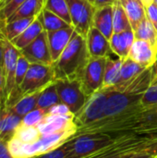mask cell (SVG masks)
I'll return each instance as SVG.
<instances>
[{"mask_svg": "<svg viewBox=\"0 0 157 158\" xmlns=\"http://www.w3.org/2000/svg\"><path fill=\"white\" fill-rule=\"evenodd\" d=\"M90 58L85 37L75 32L59 58L52 65L55 80L80 79Z\"/></svg>", "mask_w": 157, "mask_h": 158, "instance_id": "obj_1", "label": "cell"}, {"mask_svg": "<svg viewBox=\"0 0 157 158\" xmlns=\"http://www.w3.org/2000/svg\"><path fill=\"white\" fill-rule=\"evenodd\" d=\"M3 46L2 69L5 79V106L10 107L22 96L20 90L16 88V68L21 52L6 36Z\"/></svg>", "mask_w": 157, "mask_h": 158, "instance_id": "obj_2", "label": "cell"}, {"mask_svg": "<svg viewBox=\"0 0 157 158\" xmlns=\"http://www.w3.org/2000/svg\"><path fill=\"white\" fill-rule=\"evenodd\" d=\"M101 120H115L134 114L143 107L141 105L142 94H130L111 88Z\"/></svg>", "mask_w": 157, "mask_h": 158, "instance_id": "obj_3", "label": "cell"}, {"mask_svg": "<svg viewBox=\"0 0 157 158\" xmlns=\"http://www.w3.org/2000/svg\"><path fill=\"white\" fill-rule=\"evenodd\" d=\"M116 137L105 133H82L68 140L69 158H83L114 143Z\"/></svg>", "mask_w": 157, "mask_h": 158, "instance_id": "obj_4", "label": "cell"}, {"mask_svg": "<svg viewBox=\"0 0 157 158\" xmlns=\"http://www.w3.org/2000/svg\"><path fill=\"white\" fill-rule=\"evenodd\" d=\"M109 92V88H102L88 98L82 109L75 117L78 130L91 126L103 118L105 106Z\"/></svg>", "mask_w": 157, "mask_h": 158, "instance_id": "obj_5", "label": "cell"}, {"mask_svg": "<svg viewBox=\"0 0 157 158\" xmlns=\"http://www.w3.org/2000/svg\"><path fill=\"white\" fill-rule=\"evenodd\" d=\"M55 81V72L52 65L31 63L19 90L22 95L38 93Z\"/></svg>", "mask_w": 157, "mask_h": 158, "instance_id": "obj_6", "label": "cell"}, {"mask_svg": "<svg viewBox=\"0 0 157 158\" xmlns=\"http://www.w3.org/2000/svg\"><path fill=\"white\" fill-rule=\"evenodd\" d=\"M55 83L60 102L67 105L76 117L89 98L84 94L80 80H56Z\"/></svg>", "mask_w": 157, "mask_h": 158, "instance_id": "obj_7", "label": "cell"}, {"mask_svg": "<svg viewBox=\"0 0 157 158\" xmlns=\"http://www.w3.org/2000/svg\"><path fill=\"white\" fill-rule=\"evenodd\" d=\"M71 25L80 35L86 37L89 30L93 26V19L96 7L89 0H66Z\"/></svg>", "mask_w": 157, "mask_h": 158, "instance_id": "obj_8", "label": "cell"}, {"mask_svg": "<svg viewBox=\"0 0 157 158\" xmlns=\"http://www.w3.org/2000/svg\"><path fill=\"white\" fill-rule=\"evenodd\" d=\"M106 58L91 57L79 79L81 88L88 97L104 87Z\"/></svg>", "mask_w": 157, "mask_h": 158, "instance_id": "obj_9", "label": "cell"}, {"mask_svg": "<svg viewBox=\"0 0 157 158\" xmlns=\"http://www.w3.org/2000/svg\"><path fill=\"white\" fill-rule=\"evenodd\" d=\"M20 52L30 63L53 65V59L47 39V32L45 31H43L33 42L21 49Z\"/></svg>", "mask_w": 157, "mask_h": 158, "instance_id": "obj_10", "label": "cell"}, {"mask_svg": "<svg viewBox=\"0 0 157 158\" xmlns=\"http://www.w3.org/2000/svg\"><path fill=\"white\" fill-rule=\"evenodd\" d=\"M38 129L42 135H45L72 130L78 131V126L75 122L74 115L58 116L47 114L42 123L38 125Z\"/></svg>", "mask_w": 157, "mask_h": 158, "instance_id": "obj_11", "label": "cell"}, {"mask_svg": "<svg viewBox=\"0 0 157 158\" xmlns=\"http://www.w3.org/2000/svg\"><path fill=\"white\" fill-rule=\"evenodd\" d=\"M143 68H150L157 62V47L143 40H135L129 56Z\"/></svg>", "mask_w": 157, "mask_h": 158, "instance_id": "obj_12", "label": "cell"}, {"mask_svg": "<svg viewBox=\"0 0 157 158\" xmlns=\"http://www.w3.org/2000/svg\"><path fill=\"white\" fill-rule=\"evenodd\" d=\"M85 39L91 57H110L114 55L109 40L96 28L92 26Z\"/></svg>", "mask_w": 157, "mask_h": 158, "instance_id": "obj_13", "label": "cell"}, {"mask_svg": "<svg viewBox=\"0 0 157 158\" xmlns=\"http://www.w3.org/2000/svg\"><path fill=\"white\" fill-rule=\"evenodd\" d=\"M46 32H47L50 53L54 63L59 58L62 52L68 46V44L73 38L76 31L71 26L66 29H62L55 31H46Z\"/></svg>", "mask_w": 157, "mask_h": 158, "instance_id": "obj_14", "label": "cell"}, {"mask_svg": "<svg viewBox=\"0 0 157 158\" xmlns=\"http://www.w3.org/2000/svg\"><path fill=\"white\" fill-rule=\"evenodd\" d=\"M21 121L22 118L17 115L10 107L3 106L0 119V140L8 143Z\"/></svg>", "mask_w": 157, "mask_h": 158, "instance_id": "obj_15", "label": "cell"}, {"mask_svg": "<svg viewBox=\"0 0 157 158\" xmlns=\"http://www.w3.org/2000/svg\"><path fill=\"white\" fill-rule=\"evenodd\" d=\"M134 41L135 37L132 30L113 33V35L109 39L110 46L113 53L120 58H127L129 56Z\"/></svg>", "mask_w": 157, "mask_h": 158, "instance_id": "obj_16", "label": "cell"}, {"mask_svg": "<svg viewBox=\"0 0 157 158\" xmlns=\"http://www.w3.org/2000/svg\"><path fill=\"white\" fill-rule=\"evenodd\" d=\"M93 27L101 31L108 40L114 33L113 28V6L96 8L93 19Z\"/></svg>", "mask_w": 157, "mask_h": 158, "instance_id": "obj_17", "label": "cell"}, {"mask_svg": "<svg viewBox=\"0 0 157 158\" xmlns=\"http://www.w3.org/2000/svg\"><path fill=\"white\" fill-rule=\"evenodd\" d=\"M123 6L130 22L132 27V31L146 18L145 6L142 0H118Z\"/></svg>", "mask_w": 157, "mask_h": 158, "instance_id": "obj_18", "label": "cell"}, {"mask_svg": "<svg viewBox=\"0 0 157 158\" xmlns=\"http://www.w3.org/2000/svg\"><path fill=\"white\" fill-rule=\"evenodd\" d=\"M43 8L44 0H26L6 20V22L22 18H37Z\"/></svg>", "mask_w": 157, "mask_h": 158, "instance_id": "obj_19", "label": "cell"}, {"mask_svg": "<svg viewBox=\"0 0 157 158\" xmlns=\"http://www.w3.org/2000/svg\"><path fill=\"white\" fill-rule=\"evenodd\" d=\"M124 59L125 58L120 57L113 58L112 56L106 58L103 88H112L119 82L120 71Z\"/></svg>", "mask_w": 157, "mask_h": 158, "instance_id": "obj_20", "label": "cell"}, {"mask_svg": "<svg viewBox=\"0 0 157 158\" xmlns=\"http://www.w3.org/2000/svg\"><path fill=\"white\" fill-rule=\"evenodd\" d=\"M43 28L40 20L36 18L33 22L18 37L14 38L12 41H10L18 49L21 50L24 47H26L28 44H30L31 42H33L43 31Z\"/></svg>", "mask_w": 157, "mask_h": 158, "instance_id": "obj_21", "label": "cell"}, {"mask_svg": "<svg viewBox=\"0 0 157 158\" xmlns=\"http://www.w3.org/2000/svg\"><path fill=\"white\" fill-rule=\"evenodd\" d=\"M40 22L43 25V28L45 31H55L62 29H66L71 27L70 24L66 22L57 15L54 14L53 12L43 8L41 14L37 17Z\"/></svg>", "mask_w": 157, "mask_h": 158, "instance_id": "obj_22", "label": "cell"}, {"mask_svg": "<svg viewBox=\"0 0 157 158\" xmlns=\"http://www.w3.org/2000/svg\"><path fill=\"white\" fill-rule=\"evenodd\" d=\"M36 18H22L5 22L3 25V31L6 38L12 41L14 38L21 34L35 19Z\"/></svg>", "mask_w": 157, "mask_h": 158, "instance_id": "obj_23", "label": "cell"}, {"mask_svg": "<svg viewBox=\"0 0 157 158\" xmlns=\"http://www.w3.org/2000/svg\"><path fill=\"white\" fill-rule=\"evenodd\" d=\"M144 69H145V68L142 67L141 65H139L138 63H136L135 61H133L130 57L125 58L123 60L122 67H121L119 82L116 86L112 87V89L120 87V86L128 83L129 81H130L132 79H134L137 75H139Z\"/></svg>", "mask_w": 157, "mask_h": 158, "instance_id": "obj_24", "label": "cell"}, {"mask_svg": "<svg viewBox=\"0 0 157 158\" xmlns=\"http://www.w3.org/2000/svg\"><path fill=\"white\" fill-rule=\"evenodd\" d=\"M135 40H143L151 43L157 47V30L153 23L145 18L142 22L133 30Z\"/></svg>", "mask_w": 157, "mask_h": 158, "instance_id": "obj_25", "label": "cell"}, {"mask_svg": "<svg viewBox=\"0 0 157 158\" xmlns=\"http://www.w3.org/2000/svg\"><path fill=\"white\" fill-rule=\"evenodd\" d=\"M58 103H60V98L56 87V83L54 81L40 92L37 102V107L47 111L50 107Z\"/></svg>", "mask_w": 157, "mask_h": 158, "instance_id": "obj_26", "label": "cell"}, {"mask_svg": "<svg viewBox=\"0 0 157 158\" xmlns=\"http://www.w3.org/2000/svg\"><path fill=\"white\" fill-rule=\"evenodd\" d=\"M39 94H40V92L22 95L16 104L10 106V108L17 115L23 118L29 112L37 108V102H38Z\"/></svg>", "mask_w": 157, "mask_h": 158, "instance_id": "obj_27", "label": "cell"}, {"mask_svg": "<svg viewBox=\"0 0 157 158\" xmlns=\"http://www.w3.org/2000/svg\"><path fill=\"white\" fill-rule=\"evenodd\" d=\"M113 28L114 33L132 30L130 19L119 1L113 6Z\"/></svg>", "mask_w": 157, "mask_h": 158, "instance_id": "obj_28", "label": "cell"}, {"mask_svg": "<svg viewBox=\"0 0 157 158\" xmlns=\"http://www.w3.org/2000/svg\"><path fill=\"white\" fill-rule=\"evenodd\" d=\"M42 134L38 127L26 126L20 123L17 128L13 137L23 143H33L41 138Z\"/></svg>", "mask_w": 157, "mask_h": 158, "instance_id": "obj_29", "label": "cell"}, {"mask_svg": "<svg viewBox=\"0 0 157 158\" xmlns=\"http://www.w3.org/2000/svg\"><path fill=\"white\" fill-rule=\"evenodd\" d=\"M44 8L57 15L71 25V19L66 0H44Z\"/></svg>", "mask_w": 157, "mask_h": 158, "instance_id": "obj_30", "label": "cell"}, {"mask_svg": "<svg viewBox=\"0 0 157 158\" xmlns=\"http://www.w3.org/2000/svg\"><path fill=\"white\" fill-rule=\"evenodd\" d=\"M141 105L143 108L157 107V74L155 71L151 83L145 92L142 94Z\"/></svg>", "mask_w": 157, "mask_h": 158, "instance_id": "obj_31", "label": "cell"}, {"mask_svg": "<svg viewBox=\"0 0 157 158\" xmlns=\"http://www.w3.org/2000/svg\"><path fill=\"white\" fill-rule=\"evenodd\" d=\"M47 115V111L41 108H35L32 111L29 112L27 115H25L22 118L21 124L26 126H31V127H38L39 124L42 123V121L44 119V118Z\"/></svg>", "mask_w": 157, "mask_h": 158, "instance_id": "obj_32", "label": "cell"}, {"mask_svg": "<svg viewBox=\"0 0 157 158\" xmlns=\"http://www.w3.org/2000/svg\"><path fill=\"white\" fill-rule=\"evenodd\" d=\"M26 0H5L0 8V20L6 21Z\"/></svg>", "mask_w": 157, "mask_h": 158, "instance_id": "obj_33", "label": "cell"}, {"mask_svg": "<svg viewBox=\"0 0 157 158\" xmlns=\"http://www.w3.org/2000/svg\"><path fill=\"white\" fill-rule=\"evenodd\" d=\"M31 63L26 59V57L22 55L19 56L17 63V68H16V88L19 89L20 84L22 83L27 71L29 69Z\"/></svg>", "mask_w": 157, "mask_h": 158, "instance_id": "obj_34", "label": "cell"}, {"mask_svg": "<svg viewBox=\"0 0 157 158\" xmlns=\"http://www.w3.org/2000/svg\"><path fill=\"white\" fill-rule=\"evenodd\" d=\"M69 155H70V148L68 141L62 145L58 146L57 148L34 158H69Z\"/></svg>", "mask_w": 157, "mask_h": 158, "instance_id": "obj_35", "label": "cell"}, {"mask_svg": "<svg viewBox=\"0 0 157 158\" xmlns=\"http://www.w3.org/2000/svg\"><path fill=\"white\" fill-rule=\"evenodd\" d=\"M47 114L48 115H58V116H69V115H73L69 109V107L65 105L64 103H58L55 106H53L52 107H50L47 110Z\"/></svg>", "mask_w": 157, "mask_h": 158, "instance_id": "obj_36", "label": "cell"}, {"mask_svg": "<svg viewBox=\"0 0 157 158\" xmlns=\"http://www.w3.org/2000/svg\"><path fill=\"white\" fill-rule=\"evenodd\" d=\"M146 18L153 23L155 28L157 30V4L153 2L149 6H145Z\"/></svg>", "mask_w": 157, "mask_h": 158, "instance_id": "obj_37", "label": "cell"}, {"mask_svg": "<svg viewBox=\"0 0 157 158\" xmlns=\"http://www.w3.org/2000/svg\"><path fill=\"white\" fill-rule=\"evenodd\" d=\"M155 156H156L152 151L147 150V151H142V152H139L136 154L130 155L126 158H155Z\"/></svg>", "mask_w": 157, "mask_h": 158, "instance_id": "obj_38", "label": "cell"}, {"mask_svg": "<svg viewBox=\"0 0 157 158\" xmlns=\"http://www.w3.org/2000/svg\"><path fill=\"white\" fill-rule=\"evenodd\" d=\"M118 0H93V5L96 8L107 6H114Z\"/></svg>", "mask_w": 157, "mask_h": 158, "instance_id": "obj_39", "label": "cell"}, {"mask_svg": "<svg viewBox=\"0 0 157 158\" xmlns=\"http://www.w3.org/2000/svg\"><path fill=\"white\" fill-rule=\"evenodd\" d=\"M6 21L0 20V66H2L3 64V50H4V46H3V42H4V38H5V34L3 31V25Z\"/></svg>", "mask_w": 157, "mask_h": 158, "instance_id": "obj_40", "label": "cell"}, {"mask_svg": "<svg viewBox=\"0 0 157 158\" xmlns=\"http://www.w3.org/2000/svg\"><path fill=\"white\" fill-rule=\"evenodd\" d=\"M0 97L5 105V79H4L2 66H0Z\"/></svg>", "mask_w": 157, "mask_h": 158, "instance_id": "obj_41", "label": "cell"}, {"mask_svg": "<svg viewBox=\"0 0 157 158\" xmlns=\"http://www.w3.org/2000/svg\"><path fill=\"white\" fill-rule=\"evenodd\" d=\"M8 151H7V143L0 140V156L2 155H5L6 154Z\"/></svg>", "mask_w": 157, "mask_h": 158, "instance_id": "obj_42", "label": "cell"}, {"mask_svg": "<svg viewBox=\"0 0 157 158\" xmlns=\"http://www.w3.org/2000/svg\"><path fill=\"white\" fill-rule=\"evenodd\" d=\"M142 1L143 2V4H144V6H149L150 4H152V3L154 2V0H142Z\"/></svg>", "mask_w": 157, "mask_h": 158, "instance_id": "obj_43", "label": "cell"}, {"mask_svg": "<svg viewBox=\"0 0 157 158\" xmlns=\"http://www.w3.org/2000/svg\"><path fill=\"white\" fill-rule=\"evenodd\" d=\"M136 154V153H135ZM130 155H132V154H130ZM130 155H124V156H111V157H108V158H126L128 156H130Z\"/></svg>", "mask_w": 157, "mask_h": 158, "instance_id": "obj_44", "label": "cell"}, {"mask_svg": "<svg viewBox=\"0 0 157 158\" xmlns=\"http://www.w3.org/2000/svg\"><path fill=\"white\" fill-rule=\"evenodd\" d=\"M0 158H13L10 155H9V153L7 152L6 154H5V155H2V156H0Z\"/></svg>", "mask_w": 157, "mask_h": 158, "instance_id": "obj_45", "label": "cell"}, {"mask_svg": "<svg viewBox=\"0 0 157 158\" xmlns=\"http://www.w3.org/2000/svg\"><path fill=\"white\" fill-rule=\"evenodd\" d=\"M3 106H5V105H4V103H3V101H2V99L0 97V107H3Z\"/></svg>", "mask_w": 157, "mask_h": 158, "instance_id": "obj_46", "label": "cell"}, {"mask_svg": "<svg viewBox=\"0 0 157 158\" xmlns=\"http://www.w3.org/2000/svg\"><path fill=\"white\" fill-rule=\"evenodd\" d=\"M154 67H155V73L157 74V62L155 64V66H154Z\"/></svg>", "mask_w": 157, "mask_h": 158, "instance_id": "obj_47", "label": "cell"}, {"mask_svg": "<svg viewBox=\"0 0 157 158\" xmlns=\"http://www.w3.org/2000/svg\"><path fill=\"white\" fill-rule=\"evenodd\" d=\"M1 113H2V107H0V119H1Z\"/></svg>", "mask_w": 157, "mask_h": 158, "instance_id": "obj_48", "label": "cell"}, {"mask_svg": "<svg viewBox=\"0 0 157 158\" xmlns=\"http://www.w3.org/2000/svg\"><path fill=\"white\" fill-rule=\"evenodd\" d=\"M89 1H90V2H92V3L93 4V0H89Z\"/></svg>", "mask_w": 157, "mask_h": 158, "instance_id": "obj_49", "label": "cell"}, {"mask_svg": "<svg viewBox=\"0 0 157 158\" xmlns=\"http://www.w3.org/2000/svg\"><path fill=\"white\" fill-rule=\"evenodd\" d=\"M154 2H155V3L157 4V0H154Z\"/></svg>", "mask_w": 157, "mask_h": 158, "instance_id": "obj_50", "label": "cell"}, {"mask_svg": "<svg viewBox=\"0 0 157 158\" xmlns=\"http://www.w3.org/2000/svg\"><path fill=\"white\" fill-rule=\"evenodd\" d=\"M3 1H5V0H2V2H3ZM1 6H2V3H1ZM0 8H1V7H0Z\"/></svg>", "mask_w": 157, "mask_h": 158, "instance_id": "obj_51", "label": "cell"}, {"mask_svg": "<svg viewBox=\"0 0 157 158\" xmlns=\"http://www.w3.org/2000/svg\"><path fill=\"white\" fill-rule=\"evenodd\" d=\"M155 158H157V156H155Z\"/></svg>", "mask_w": 157, "mask_h": 158, "instance_id": "obj_52", "label": "cell"}]
</instances>
